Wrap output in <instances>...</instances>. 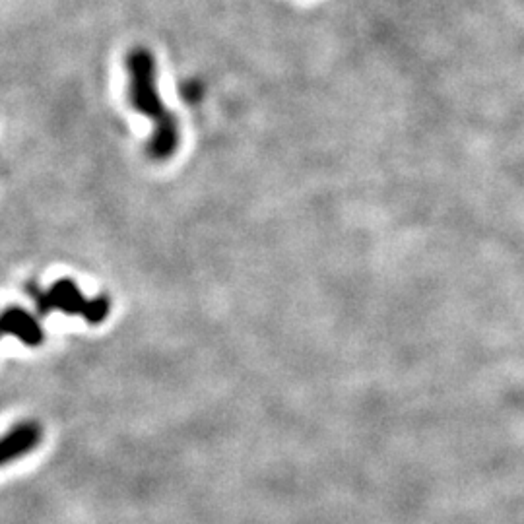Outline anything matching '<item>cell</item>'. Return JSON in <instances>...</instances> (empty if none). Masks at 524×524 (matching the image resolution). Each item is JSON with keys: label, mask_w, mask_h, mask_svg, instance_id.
Returning <instances> with one entry per match:
<instances>
[{"label": "cell", "mask_w": 524, "mask_h": 524, "mask_svg": "<svg viewBox=\"0 0 524 524\" xmlns=\"http://www.w3.org/2000/svg\"><path fill=\"white\" fill-rule=\"evenodd\" d=\"M129 74L127 98L132 109L148 117L154 125L146 152L154 162H169L181 144L179 119L173 115L158 92L156 59L146 47H134L125 59Z\"/></svg>", "instance_id": "6da1fadb"}, {"label": "cell", "mask_w": 524, "mask_h": 524, "mask_svg": "<svg viewBox=\"0 0 524 524\" xmlns=\"http://www.w3.org/2000/svg\"><path fill=\"white\" fill-rule=\"evenodd\" d=\"M53 311L70 317H82L88 325L99 327L111 315V299L107 294L86 297L72 278H59L47 288Z\"/></svg>", "instance_id": "7a4b0ae2"}, {"label": "cell", "mask_w": 524, "mask_h": 524, "mask_svg": "<svg viewBox=\"0 0 524 524\" xmlns=\"http://www.w3.org/2000/svg\"><path fill=\"white\" fill-rule=\"evenodd\" d=\"M43 441V427L35 420H24L0 435V468L24 459Z\"/></svg>", "instance_id": "3957f363"}, {"label": "cell", "mask_w": 524, "mask_h": 524, "mask_svg": "<svg viewBox=\"0 0 524 524\" xmlns=\"http://www.w3.org/2000/svg\"><path fill=\"white\" fill-rule=\"evenodd\" d=\"M0 336H10L28 348H39L45 342V330L37 315L20 305H8L0 311Z\"/></svg>", "instance_id": "277c9868"}, {"label": "cell", "mask_w": 524, "mask_h": 524, "mask_svg": "<svg viewBox=\"0 0 524 524\" xmlns=\"http://www.w3.org/2000/svg\"><path fill=\"white\" fill-rule=\"evenodd\" d=\"M26 292H28V295H30L33 305H35V311H37V315L45 317V315L53 313V309H51V303H49V297H47V290H43V288H41V286H39L35 280H30V282L26 284Z\"/></svg>", "instance_id": "5b68a950"}]
</instances>
